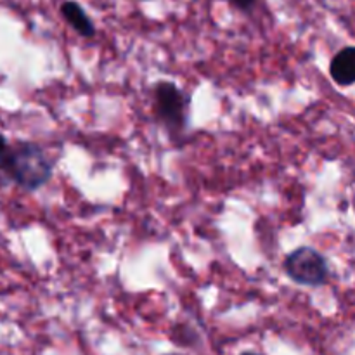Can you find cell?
I'll list each match as a JSON object with an SVG mask.
<instances>
[{
	"instance_id": "8",
	"label": "cell",
	"mask_w": 355,
	"mask_h": 355,
	"mask_svg": "<svg viewBox=\"0 0 355 355\" xmlns=\"http://www.w3.org/2000/svg\"><path fill=\"white\" fill-rule=\"evenodd\" d=\"M241 355H260V354H255V352H245V354H241Z\"/></svg>"
},
{
	"instance_id": "5",
	"label": "cell",
	"mask_w": 355,
	"mask_h": 355,
	"mask_svg": "<svg viewBox=\"0 0 355 355\" xmlns=\"http://www.w3.org/2000/svg\"><path fill=\"white\" fill-rule=\"evenodd\" d=\"M61 16L64 17L66 23L73 28L78 35L85 38H92L96 35V28L83 7L73 0H66L61 3Z\"/></svg>"
},
{
	"instance_id": "7",
	"label": "cell",
	"mask_w": 355,
	"mask_h": 355,
	"mask_svg": "<svg viewBox=\"0 0 355 355\" xmlns=\"http://www.w3.org/2000/svg\"><path fill=\"white\" fill-rule=\"evenodd\" d=\"M232 6L238 7L239 10H243V12H248V10H252L253 7H255L257 0H231Z\"/></svg>"
},
{
	"instance_id": "3",
	"label": "cell",
	"mask_w": 355,
	"mask_h": 355,
	"mask_svg": "<svg viewBox=\"0 0 355 355\" xmlns=\"http://www.w3.org/2000/svg\"><path fill=\"white\" fill-rule=\"evenodd\" d=\"M155 101L162 123L170 134H180L187 120V97L182 90L172 82H159L155 89Z\"/></svg>"
},
{
	"instance_id": "1",
	"label": "cell",
	"mask_w": 355,
	"mask_h": 355,
	"mask_svg": "<svg viewBox=\"0 0 355 355\" xmlns=\"http://www.w3.org/2000/svg\"><path fill=\"white\" fill-rule=\"evenodd\" d=\"M3 173L23 189L37 191L51 180L52 162L35 142H17L10 146V159Z\"/></svg>"
},
{
	"instance_id": "2",
	"label": "cell",
	"mask_w": 355,
	"mask_h": 355,
	"mask_svg": "<svg viewBox=\"0 0 355 355\" xmlns=\"http://www.w3.org/2000/svg\"><path fill=\"white\" fill-rule=\"evenodd\" d=\"M283 267L288 277L302 286H322L329 279L328 260L312 246H300L288 253Z\"/></svg>"
},
{
	"instance_id": "4",
	"label": "cell",
	"mask_w": 355,
	"mask_h": 355,
	"mask_svg": "<svg viewBox=\"0 0 355 355\" xmlns=\"http://www.w3.org/2000/svg\"><path fill=\"white\" fill-rule=\"evenodd\" d=\"M329 75L340 87H350L355 82V49L345 47L336 52L329 64Z\"/></svg>"
},
{
	"instance_id": "6",
	"label": "cell",
	"mask_w": 355,
	"mask_h": 355,
	"mask_svg": "<svg viewBox=\"0 0 355 355\" xmlns=\"http://www.w3.org/2000/svg\"><path fill=\"white\" fill-rule=\"evenodd\" d=\"M10 159V144L7 139L0 134V172H6L7 165Z\"/></svg>"
}]
</instances>
